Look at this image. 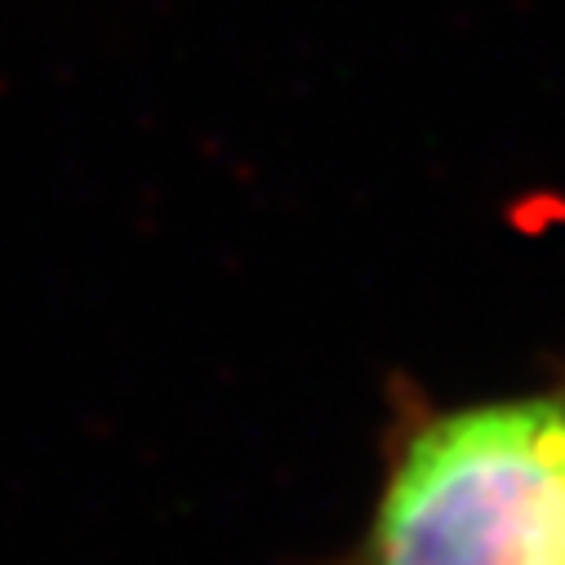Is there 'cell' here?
Segmentation results:
<instances>
[{
    "instance_id": "6da1fadb",
    "label": "cell",
    "mask_w": 565,
    "mask_h": 565,
    "mask_svg": "<svg viewBox=\"0 0 565 565\" xmlns=\"http://www.w3.org/2000/svg\"><path fill=\"white\" fill-rule=\"evenodd\" d=\"M565 383L405 418L348 565H561Z\"/></svg>"
},
{
    "instance_id": "7a4b0ae2",
    "label": "cell",
    "mask_w": 565,
    "mask_h": 565,
    "mask_svg": "<svg viewBox=\"0 0 565 565\" xmlns=\"http://www.w3.org/2000/svg\"><path fill=\"white\" fill-rule=\"evenodd\" d=\"M561 565H565V556H561Z\"/></svg>"
}]
</instances>
